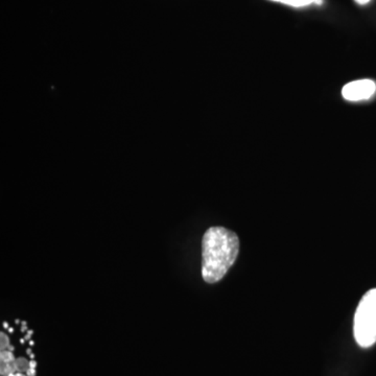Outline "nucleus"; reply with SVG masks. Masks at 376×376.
<instances>
[{"label":"nucleus","mask_w":376,"mask_h":376,"mask_svg":"<svg viewBox=\"0 0 376 376\" xmlns=\"http://www.w3.org/2000/svg\"><path fill=\"white\" fill-rule=\"evenodd\" d=\"M240 253L238 234L224 228L212 227L202 240V277L207 283L222 280Z\"/></svg>","instance_id":"obj_1"},{"label":"nucleus","mask_w":376,"mask_h":376,"mask_svg":"<svg viewBox=\"0 0 376 376\" xmlns=\"http://www.w3.org/2000/svg\"><path fill=\"white\" fill-rule=\"evenodd\" d=\"M353 334L357 344L369 348L376 343V289L370 290L357 306L353 322Z\"/></svg>","instance_id":"obj_2"},{"label":"nucleus","mask_w":376,"mask_h":376,"mask_svg":"<svg viewBox=\"0 0 376 376\" xmlns=\"http://www.w3.org/2000/svg\"><path fill=\"white\" fill-rule=\"evenodd\" d=\"M376 92V83L372 79H363L349 82L342 88V97L347 102L367 101Z\"/></svg>","instance_id":"obj_3"},{"label":"nucleus","mask_w":376,"mask_h":376,"mask_svg":"<svg viewBox=\"0 0 376 376\" xmlns=\"http://www.w3.org/2000/svg\"><path fill=\"white\" fill-rule=\"evenodd\" d=\"M273 3H282V5L289 6L293 8H304L312 3H320L321 0H270Z\"/></svg>","instance_id":"obj_4"},{"label":"nucleus","mask_w":376,"mask_h":376,"mask_svg":"<svg viewBox=\"0 0 376 376\" xmlns=\"http://www.w3.org/2000/svg\"><path fill=\"white\" fill-rule=\"evenodd\" d=\"M14 366H15L16 371H28L30 368V361H26V359H18L14 361Z\"/></svg>","instance_id":"obj_5"},{"label":"nucleus","mask_w":376,"mask_h":376,"mask_svg":"<svg viewBox=\"0 0 376 376\" xmlns=\"http://www.w3.org/2000/svg\"><path fill=\"white\" fill-rule=\"evenodd\" d=\"M0 359H1V361H3V363H13V361H15L13 352L10 350L1 351Z\"/></svg>","instance_id":"obj_6"},{"label":"nucleus","mask_w":376,"mask_h":376,"mask_svg":"<svg viewBox=\"0 0 376 376\" xmlns=\"http://www.w3.org/2000/svg\"><path fill=\"white\" fill-rule=\"evenodd\" d=\"M0 339H1V341H0V345H1V351L7 350L8 347L10 346L9 338H8L7 335L1 332V334H0Z\"/></svg>","instance_id":"obj_7"},{"label":"nucleus","mask_w":376,"mask_h":376,"mask_svg":"<svg viewBox=\"0 0 376 376\" xmlns=\"http://www.w3.org/2000/svg\"><path fill=\"white\" fill-rule=\"evenodd\" d=\"M26 374H28V376H36V369L35 368H28V371H26Z\"/></svg>","instance_id":"obj_8"},{"label":"nucleus","mask_w":376,"mask_h":376,"mask_svg":"<svg viewBox=\"0 0 376 376\" xmlns=\"http://www.w3.org/2000/svg\"><path fill=\"white\" fill-rule=\"evenodd\" d=\"M370 1H371V0H355V3H357L361 6L367 5V3H369Z\"/></svg>","instance_id":"obj_9"},{"label":"nucleus","mask_w":376,"mask_h":376,"mask_svg":"<svg viewBox=\"0 0 376 376\" xmlns=\"http://www.w3.org/2000/svg\"><path fill=\"white\" fill-rule=\"evenodd\" d=\"M34 334V332H32V330H28V335H26V340L28 341V340H30V338H32V335Z\"/></svg>","instance_id":"obj_10"},{"label":"nucleus","mask_w":376,"mask_h":376,"mask_svg":"<svg viewBox=\"0 0 376 376\" xmlns=\"http://www.w3.org/2000/svg\"><path fill=\"white\" fill-rule=\"evenodd\" d=\"M30 367L35 368V369H36L37 363L34 361V359H32V361H30Z\"/></svg>","instance_id":"obj_11"},{"label":"nucleus","mask_w":376,"mask_h":376,"mask_svg":"<svg viewBox=\"0 0 376 376\" xmlns=\"http://www.w3.org/2000/svg\"><path fill=\"white\" fill-rule=\"evenodd\" d=\"M3 328H5V329H9V328H10L9 323H8V322H3Z\"/></svg>","instance_id":"obj_12"},{"label":"nucleus","mask_w":376,"mask_h":376,"mask_svg":"<svg viewBox=\"0 0 376 376\" xmlns=\"http://www.w3.org/2000/svg\"><path fill=\"white\" fill-rule=\"evenodd\" d=\"M26 329H28V326H26V325H22L21 332H26Z\"/></svg>","instance_id":"obj_13"},{"label":"nucleus","mask_w":376,"mask_h":376,"mask_svg":"<svg viewBox=\"0 0 376 376\" xmlns=\"http://www.w3.org/2000/svg\"><path fill=\"white\" fill-rule=\"evenodd\" d=\"M8 349H9L10 351H13L15 348H14V346H12V345H10V346L8 347Z\"/></svg>","instance_id":"obj_14"},{"label":"nucleus","mask_w":376,"mask_h":376,"mask_svg":"<svg viewBox=\"0 0 376 376\" xmlns=\"http://www.w3.org/2000/svg\"><path fill=\"white\" fill-rule=\"evenodd\" d=\"M9 332H10V334H13V332H14V328H12V327H10V328H9Z\"/></svg>","instance_id":"obj_15"},{"label":"nucleus","mask_w":376,"mask_h":376,"mask_svg":"<svg viewBox=\"0 0 376 376\" xmlns=\"http://www.w3.org/2000/svg\"><path fill=\"white\" fill-rule=\"evenodd\" d=\"M26 352H28V355H32V350H30V348H28V350H26Z\"/></svg>","instance_id":"obj_16"},{"label":"nucleus","mask_w":376,"mask_h":376,"mask_svg":"<svg viewBox=\"0 0 376 376\" xmlns=\"http://www.w3.org/2000/svg\"><path fill=\"white\" fill-rule=\"evenodd\" d=\"M26 339H21V340H20V343H21V344H24V342H26Z\"/></svg>","instance_id":"obj_17"},{"label":"nucleus","mask_w":376,"mask_h":376,"mask_svg":"<svg viewBox=\"0 0 376 376\" xmlns=\"http://www.w3.org/2000/svg\"><path fill=\"white\" fill-rule=\"evenodd\" d=\"M30 346H34V345H35L34 341H30Z\"/></svg>","instance_id":"obj_18"},{"label":"nucleus","mask_w":376,"mask_h":376,"mask_svg":"<svg viewBox=\"0 0 376 376\" xmlns=\"http://www.w3.org/2000/svg\"><path fill=\"white\" fill-rule=\"evenodd\" d=\"M30 359H34L35 355H32H32H30Z\"/></svg>","instance_id":"obj_19"},{"label":"nucleus","mask_w":376,"mask_h":376,"mask_svg":"<svg viewBox=\"0 0 376 376\" xmlns=\"http://www.w3.org/2000/svg\"><path fill=\"white\" fill-rule=\"evenodd\" d=\"M21 324H22V325H26V321H22Z\"/></svg>","instance_id":"obj_20"}]
</instances>
